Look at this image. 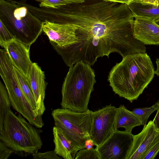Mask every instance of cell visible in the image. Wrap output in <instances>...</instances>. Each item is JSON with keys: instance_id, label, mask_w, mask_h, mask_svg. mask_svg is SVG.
<instances>
[{"instance_id": "obj_13", "label": "cell", "mask_w": 159, "mask_h": 159, "mask_svg": "<svg viewBox=\"0 0 159 159\" xmlns=\"http://www.w3.org/2000/svg\"><path fill=\"white\" fill-rule=\"evenodd\" d=\"M133 22L134 37L145 45H159V25L154 20L135 17Z\"/></svg>"}, {"instance_id": "obj_15", "label": "cell", "mask_w": 159, "mask_h": 159, "mask_svg": "<svg viewBox=\"0 0 159 159\" xmlns=\"http://www.w3.org/2000/svg\"><path fill=\"white\" fill-rule=\"evenodd\" d=\"M52 131L55 153L65 159H75L79 150L55 126L53 128Z\"/></svg>"}, {"instance_id": "obj_20", "label": "cell", "mask_w": 159, "mask_h": 159, "mask_svg": "<svg viewBox=\"0 0 159 159\" xmlns=\"http://www.w3.org/2000/svg\"><path fill=\"white\" fill-rule=\"evenodd\" d=\"M75 159H101L96 148H86L79 150L76 153Z\"/></svg>"}, {"instance_id": "obj_7", "label": "cell", "mask_w": 159, "mask_h": 159, "mask_svg": "<svg viewBox=\"0 0 159 159\" xmlns=\"http://www.w3.org/2000/svg\"><path fill=\"white\" fill-rule=\"evenodd\" d=\"M117 111V108L111 104L92 111L90 138L97 148L106 141L114 132Z\"/></svg>"}, {"instance_id": "obj_12", "label": "cell", "mask_w": 159, "mask_h": 159, "mask_svg": "<svg viewBox=\"0 0 159 159\" xmlns=\"http://www.w3.org/2000/svg\"><path fill=\"white\" fill-rule=\"evenodd\" d=\"M1 47L7 52L14 66L27 76L33 63L30 58V46L15 38Z\"/></svg>"}, {"instance_id": "obj_24", "label": "cell", "mask_w": 159, "mask_h": 159, "mask_svg": "<svg viewBox=\"0 0 159 159\" xmlns=\"http://www.w3.org/2000/svg\"><path fill=\"white\" fill-rule=\"evenodd\" d=\"M13 153L3 142L0 141V159H7Z\"/></svg>"}, {"instance_id": "obj_3", "label": "cell", "mask_w": 159, "mask_h": 159, "mask_svg": "<svg viewBox=\"0 0 159 159\" xmlns=\"http://www.w3.org/2000/svg\"><path fill=\"white\" fill-rule=\"evenodd\" d=\"M95 76L91 66L83 61L77 62L69 68L62 85L61 107L78 112L89 109L91 94L96 82Z\"/></svg>"}, {"instance_id": "obj_8", "label": "cell", "mask_w": 159, "mask_h": 159, "mask_svg": "<svg viewBox=\"0 0 159 159\" xmlns=\"http://www.w3.org/2000/svg\"><path fill=\"white\" fill-rule=\"evenodd\" d=\"M133 139L132 133L118 129L96 148L101 159H126Z\"/></svg>"}, {"instance_id": "obj_23", "label": "cell", "mask_w": 159, "mask_h": 159, "mask_svg": "<svg viewBox=\"0 0 159 159\" xmlns=\"http://www.w3.org/2000/svg\"><path fill=\"white\" fill-rule=\"evenodd\" d=\"M34 159H58L61 158L58 157L54 150L45 152H37L32 155Z\"/></svg>"}, {"instance_id": "obj_4", "label": "cell", "mask_w": 159, "mask_h": 159, "mask_svg": "<svg viewBox=\"0 0 159 159\" xmlns=\"http://www.w3.org/2000/svg\"><path fill=\"white\" fill-rule=\"evenodd\" d=\"M0 20L15 39L30 46L43 31V22L20 1L0 0Z\"/></svg>"}, {"instance_id": "obj_5", "label": "cell", "mask_w": 159, "mask_h": 159, "mask_svg": "<svg viewBox=\"0 0 159 159\" xmlns=\"http://www.w3.org/2000/svg\"><path fill=\"white\" fill-rule=\"evenodd\" d=\"M92 111H74L57 108L52 112L55 126L60 129L79 150L85 148L86 141L90 139Z\"/></svg>"}, {"instance_id": "obj_14", "label": "cell", "mask_w": 159, "mask_h": 159, "mask_svg": "<svg viewBox=\"0 0 159 159\" xmlns=\"http://www.w3.org/2000/svg\"><path fill=\"white\" fill-rule=\"evenodd\" d=\"M128 6L134 17L159 19V4L152 0H134Z\"/></svg>"}, {"instance_id": "obj_19", "label": "cell", "mask_w": 159, "mask_h": 159, "mask_svg": "<svg viewBox=\"0 0 159 159\" xmlns=\"http://www.w3.org/2000/svg\"><path fill=\"white\" fill-rule=\"evenodd\" d=\"M159 107V99L152 107H149L136 108L132 112L135 115L140 116L141 118L142 125H146L150 116L154 111L157 110Z\"/></svg>"}, {"instance_id": "obj_6", "label": "cell", "mask_w": 159, "mask_h": 159, "mask_svg": "<svg viewBox=\"0 0 159 159\" xmlns=\"http://www.w3.org/2000/svg\"><path fill=\"white\" fill-rule=\"evenodd\" d=\"M13 108L28 121L40 129L44 125L42 116H37L21 90L14 71L7 70L1 75Z\"/></svg>"}, {"instance_id": "obj_16", "label": "cell", "mask_w": 159, "mask_h": 159, "mask_svg": "<svg viewBox=\"0 0 159 159\" xmlns=\"http://www.w3.org/2000/svg\"><path fill=\"white\" fill-rule=\"evenodd\" d=\"M142 125L140 116L134 114L127 109L124 105H120L117 108L114 131L120 127H123L125 131L132 133L135 127Z\"/></svg>"}, {"instance_id": "obj_9", "label": "cell", "mask_w": 159, "mask_h": 159, "mask_svg": "<svg viewBox=\"0 0 159 159\" xmlns=\"http://www.w3.org/2000/svg\"><path fill=\"white\" fill-rule=\"evenodd\" d=\"M159 141V132L151 120L142 131L133 135V142L126 159H143L151 147Z\"/></svg>"}, {"instance_id": "obj_25", "label": "cell", "mask_w": 159, "mask_h": 159, "mask_svg": "<svg viewBox=\"0 0 159 159\" xmlns=\"http://www.w3.org/2000/svg\"><path fill=\"white\" fill-rule=\"evenodd\" d=\"M159 152V141L147 152L143 159H154Z\"/></svg>"}, {"instance_id": "obj_22", "label": "cell", "mask_w": 159, "mask_h": 159, "mask_svg": "<svg viewBox=\"0 0 159 159\" xmlns=\"http://www.w3.org/2000/svg\"><path fill=\"white\" fill-rule=\"evenodd\" d=\"M0 44L1 46L15 39L2 21L0 20Z\"/></svg>"}, {"instance_id": "obj_31", "label": "cell", "mask_w": 159, "mask_h": 159, "mask_svg": "<svg viewBox=\"0 0 159 159\" xmlns=\"http://www.w3.org/2000/svg\"><path fill=\"white\" fill-rule=\"evenodd\" d=\"M156 3L159 4V0H152Z\"/></svg>"}, {"instance_id": "obj_26", "label": "cell", "mask_w": 159, "mask_h": 159, "mask_svg": "<svg viewBox=\"0 0 159 159\" xmlns=\"http://www.w3.org/2000/svg\"><path fill=\"white\" fill-rule=\"evenodd\" d=\"M157 111V113L153 121L155 128L159 132V107Z\"/></svg>"}, {"instance_id": "obj_29", "label": "cell", "mask_w": 159, "mask_h": 159, "mask_svg": "<svg viewBox=\"0 0 159 159\" xmlns=\"http://www.w3.org/2000/svg\"><path fill=\"white\" fill-rule=\"evenodd\" d=\"M105 1L125 4L129 5L134 0H103Z\"/></svg>"}, {"instance_id": "obj_17", "label": "cell", "mask_w": 159, "mask_h": 159, "mask_svg": "<svg viewBox=\"0 0 159 159\" xmlns=\"http://www.w3.org/2000/svg\"><path fill=\"white\" fill-rule=\"evenodd\" d=\"M13 68L21 90L32 106L36 115L39 116L37 113L35 99L27 76L14 66Z\"/></svg>"}, {"instance_id": "obj_27", "label": "cell", "mask_w": 159, "mask_h": 159, "mask_svg": "<svg viewBox=\"0 0 159 159\" xmlns=\"http://www.w3.org/2000/svg\"><path fill=\"white\" fill-rule=\"evenodd\" d=\"M95 145L93 141L91 139L87 140L85 142V148L90 149L93 148V146Z\"/></svg>"}, {"instance_id": "obj_18", "label": "cell", "mask_w": 159, "mask_h": 159, "mask_svg": "<svg viewBox=\"0 0 159 159\" xmlns=\"http://www.w3.org/2000/svg\"><path fill=\"white\" fill-rule=\"evenodd\" d=\"M11 106L5 86L0 82V130L2 128L5 116Z\"/></svg>"}, {"instance_id": "obj_30", "label": "cell", "mask_w": 159, "mask_h": 159, "mask_svg": "<svg viewBox=\"0 0 159 159\" xmlns=\"http://www.w3.org/2000/svg\"><path fill=\"white\" fill-rule=\"evenodd\" d=\"M156 63L157 67L156 70L155 71V73L157 75V76H159V59H156Z\"/></svg>"}, {"instance_id": "obj_11", "label": "cell", "mask_w": 159, "mask_h": 159, "mask_svg": "<svg viewBox=\"0 0 159 159\" xmlns=\"http://www.w3.org/2000/svg\"><path fill=\"white\" fill-rule=\"evenodd\" d=\"M27 77L36 102L37 114L42 116L45 111L44 101L47 84L45 81L44 72L37 63H33L29 70Z\"/></svg>"}, {"instance_id": "obj_28", "label": "cell", "mask_w": 159, "mask_h": 159, "mask_svg": "<svg viewBox=\"0 0 159 159\" xmlns=\"http://www.w3.org/2000/svg\"><path fill=\"white\" fill-rule=\"evenodd\" d=\"M68 5L84 3L86 0H63Z\"/></svg>"}, {"instance_id": "obj_1", "label": "cell", "mask_w": 159, "mask_h": 159, "mask_svg": "<svg viewBox=\"0 0 159 159\" xmlns=\"http://www.w3.org/2000/svg\"><path fill=\"white\" fill-rule=\"evenodd\" d=\"M155 71L146 53L131 54L112 68L107 80L115 94L132 102L152 80Z\"/></svg>"}, {"instance_id": "obj_2", "label": "cell", "mask_w": 159, "mask_h": 159, "mask_svg": "<svg viewBox=\"0 0 159 159\" xmlns=\"http://www.w3.org/2000/svg\"><path fill=\"white\" fill-rule=\"evenodd\" d=\"M22 115L9 110L0 130V140L13 153L22 157L38 152L43 145L40 135L43 130L26 121Z\"/></svg>"}, {"instance_id": "obj_10", "label": "cell", "mask_w": 159, "mask_h": 159, "mask_svg": "<svg viewBox=\"0 0 159 159\" xmlns=\"http://www.w3.org/2000/svg\"><path fill=\"white\" fill-rule=\"evenodd\" d=\"M77 28L69 23H57L43 22V32L52 41L60 47H65L77 43Z\"/></svg>"}, {"instance_id": "obj_21", "label": "cell", "mask_w": 159, "mask_h": 159, "mask_svg": "<svg viewBox=\"0 0 159 159\" xmlns=\"http://www.w3.org/2000/svg\"><path fill=\"white\" fill-rule=\"evenodd\" d=\"M40 2L39 7L57 9L68 5L63 0H35Z\"/></svg>"}]
</instances>
